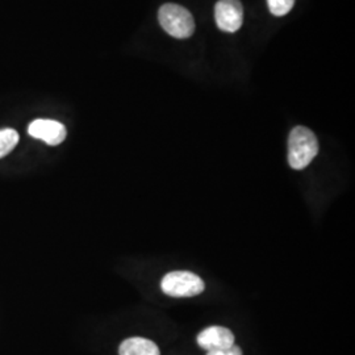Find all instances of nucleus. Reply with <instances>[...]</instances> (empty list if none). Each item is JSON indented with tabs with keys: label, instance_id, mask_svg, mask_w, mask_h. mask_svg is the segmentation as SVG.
I'll use <instances>...</instances> for the list:
<instances>
[{
	"label": "nucleus",
	"instance_id": "f03ea898",
	"mask_svg": "<svg viewBox=\"0 0 355 355\" xmlns=\"http://www.w3.org/2000/svg\"><path fill=\"white\" fill-rule=\"evenodd\" d=\"M159 24L173 37L189 38L195 32V21L192 15L182 6L165 4L158 12Z\"/></svg>",
	"mask_w": 355,
	"mask_h": 355
},
{
	"label": "nucleus",
	"instance_id": "f257e3e1",
	"mask_svg": "<svg viewBox=\"0 0 355 355\" xmlns=\"http://www.w3.org/2000/svg\"><path fill=\"white\" fill-rule=\"evenodd\" d=\"M318 154V141L315 133L308 128H293L288 139V162L292 168L303 170Z\"/></svg>",
	"mask_w": 355,
	"mask_h": 355
},
{
	"label": "nucleus",
	"instance_id": "39448f33",
	"mask_svg": "<svg viewBox=\"0 0 355 355\" xmlns=\"http://www.w3.org/2000/svg\"><path fill=\"white\" fill-rule=\"evenodd\" d=\"M28 133L33 139L44 141L51 146L62 144L67 135L64 124L55 120H46V119H38L32 121L28 128Z\"/></svg>",
	"mask_w": 355,
	"mask_h": 355
},
{
	"label": "nucleus",
	"instance_id": "7ed1b4c3",
	"mask_svg": "<svg viewBox=\"0 0 355 355\" xmlns=\"http://www.w3.org/2000/svg\"><path fill=\"white\" fill-rule=\"evenodd\" d=\"M161 288L171 297H192L205 288L203 280L190 271H173L164 277Z\"/></svg>",
	"mask_w": 355,
	"mask_h": 355
},
{
	"label": "nucleus",
	"instance_id": "9d476101",
	"mask_svg": "<svg viewBox=\"0 0 355 355\" xmlns=\"http://www.w3.org/2000/svg\"><path fill=\"white\" fill-rule=\"evenodd\" d=\"M207 355H242V350L239 347V346L233 345V346H232V347H229V349L215 350V352H208V354Z\"/></svg>",
	"mask_w": 355,
	"mask_h": 355
},
{
	"label": "nucleus",
	"instance_id": "6e6552de",
	"mask_svg": "<svg viewBox=\"0 0 355 355\" xmlns=\"http://www.w3.org/2000/svg\"><path fill=\"white\" fill-rule=\"evenodd\" d=\"M19 142V133L12 128L0 129V158L12 152Z\"/></svg>",
	"mask_w": 355,
	"mask_h": 355
},
{
	"label": "nucleus",
	"instance_id": "423d86ee",
	"mask_svg": "<svg viewBox=\"0 0 355 355\" xmlns=\"http://www.w3.org/2000/svg\"><path fill=\"white\" fill-rule=\"evenodd\" d=\"M198 343L207 352L229 349L234 345V334L224 327H209L199 333Z\"/></svg>",
	"mask_w": 355,
	"mask_h": 355
},
{
	"label": "nucleus",
	"instance_id": "1a4fd4ad",
	"mask_svg": "<svg viewBox=\"0 0 355 355\" xmlns=\"http://www.w3.org/2000/svg\"><path fill=\"white\" fill-rule=\"evenodd\" d=\"M295 0H267L270 12L275 16H284L290 12Z\"/></svg>",
	"mask_w": 355,
	"mask_h": 355
},
{
	"label": "nucleus",
	"instance_id": "20e7f679",
	"mask_svg": "<svg viewBox=\"0 0 355 355\" xmlns=\"http://www.w3.org/2000/svg\"><path fill=\"white\" fill-rule=\"evenodd\" d=\"M216 24L229 33L237 32L243 21V10L240 0H218L215 7Z\"/></svg>",
	"mask_w": 355,
	"mask_h": 355
},
{
	"label": "nucleus",
	"instance_id": "0eeeda50",
	"mask_svg": "<svg viewBox=\"0 0 355 355\" xmlns=\"http://www.w3.org/2000/svg\"><path fill=\"white\" fill-rule=\"evenodd\" d=\"M120 355H161L159 349L155 343L142 338V337H132L128 338L119 347Z\"/></svg>",
	"mask_w": 355,
	"mask_h": 355
}]
</instances>
